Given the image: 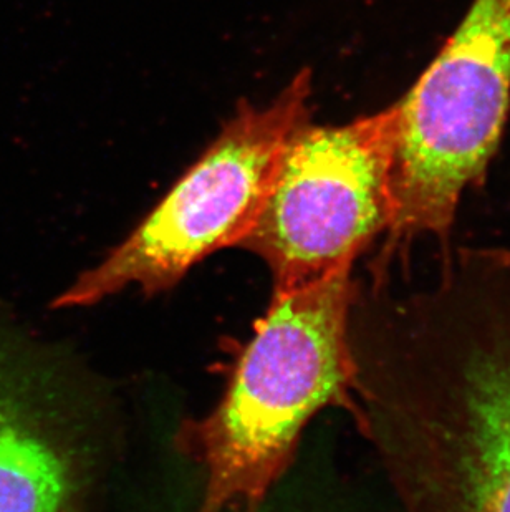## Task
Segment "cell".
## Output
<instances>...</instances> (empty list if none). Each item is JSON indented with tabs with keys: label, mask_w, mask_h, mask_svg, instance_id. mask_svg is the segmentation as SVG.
Listing matches in <instances>:
<instances>
[{
	"label": "cell",
	"mask_w": 510,
	"mask_h": 512,
	"mask_svg": "<svg viewBox=\"0 0 510 512\" xmlns=\"http://www.w3.org/2000/svg\"><path fill=\"white\" fill-rule=\"evenodd\" d=\"M32 395L0 358V512H72V459Z\"/></svg>",
	"instance_id": "obj_6"
},
{
	"label": "cell",
	"mask_w": 510,
	"mask_h": 512,
	"mask_svg": "<svg viewBox=\"0 0 510 512\" xmlns=\"http://www.w3.org/2000/svg\"><path fill=\"white\" fill-rule=\"evenodd\" d=\"M357 415L405 512H510V251L459 249L400 290L376 274Z\"/></svg>",
	"instance_id": "obj_1"
},
{
	"label": "cell",
	"mask_w": 510,
	"mask_h": 512,
	"mask_svg": "<svg viewBox=\"0 0 510 512\" xmlns=\"http://www.w3.org/2000/svg\"><path fill=\"white\" fill-rule=\"evenodd\" d=\"M395 105L337 126H299L287 141L257 221L241 242L275 289L353 266L396 209Z\"/></svg>",
	"instance_id": "obj_5"
},
{
	"label": "cell",
	"mask_w": 510,
	"mask_h": 512,
	"mask_svg": "<svg viewBox=\"0 0 510 512\" xmlns=\"http://www.w3.org/2000/svg\"><path fill=\"white\" fill-rule=\"evenodd\" d=\"M353 266L275 289L221 403L179 435L206 471L199 512H257L289 468L308 421L328 406L357 415Z\"/></svg>",
	"instance_id": "obj_2"
},
{
	"label": "cell",
	"mask_w": 510,
	"mask_h": 512,
	"mask_svg": "<svg viewBox=\"0 0 510 512\" xmlns=\"http://www.w3.org/2000/svg\"><path fill=\"white\" fill-rule=\"evenodd\" d=\"M307 68L267 105L242 103L201 158L140 226L65 290L55 307H85L140 287H173L219 249L239 247L264 206L287 141L310 120Z\"/></svg>",
	"instance_id": "obj_3"
},
{
	"label": "cell",
	"mask_w": 510,
	"mask_h": 512,
	"mask_svg": "<svg viewBox=\"0 0 510 512\" xmlns=\"http://www.w3.org/2000/svg\"><path fill=\"white\" fill-rule=\"evenodd\" d=\"M395 107L396 209L383 254L446 239L462 194L496 155L510 107V0H474Z\"/></svg>",
	"instance_id": "obj_4"
}]
</instances>
